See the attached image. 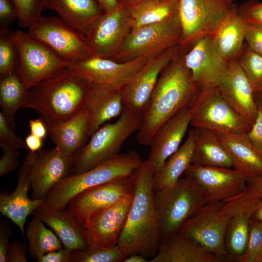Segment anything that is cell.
I'll use <instances>...</instances> for the list:
<instances>
[{"label":"cell","instance_id":"22","mask_svg":"<svg viewBox=\"0 0 262 262\" xmlns=\"http://www.w3.org/2000/svg\"><path fill=\"white\" fill-rule=\"evenodd\" d=\"M190 125L187 107L174 115L156 131L149 145L147 159L154 165L155 171L160 168L180 147Z\"/></svg>","mask_w":262,"mask_h":262},{"label":"cell","instance_id":"3","mask_svg":"<svg viewBox=\"0 0 262 262\" xmlns=\"http://www.w3.org/2000/svg\"><path fill=\"white\" fill-rule=\"evenodd\" d=\"M90 86L67 67L29 89L22 108L34 110L46 125L66 120L84 108Z\"/></svg>","mask_w":262,"mask_h":262},{"label":"cell","instance_id":"50","mask_svg":"<svg viewBox=\"0 0 262 262\" xmlns=\"http://www.w3.org/2000/svg\"><path fill=\"white\" fill-rule=\"evenodd\" d=\"M11 228L7 222H1L0 225V262H7V253L10 245Z\"/></svg>","mask_w":262,"mask_h":262},{"label":"cell","instance_id":"42","mask_svg":"<svg viewBox=\"0 0 262 262\" xmlns=\"http://www.w3.org/2000/svg\"><path fill=\"white\" fill-rule=\"evenodd\" d=\"M262 199V176L247 178L246 189L239 194L225 201L234 204Z\"/></svg>","mask_w":262,"mask_h":262},{"label":"cell","instance_id":"44","mask_svg":"<svg viewBox=\"0 0 262 262\" xmlns=\"http://www.w3.org/2000/svg\"><path fill=\"white\" fill-rule=\"evenodd\" d=\"M0 146L3 151L0 159V176L2 177L18 167L20 152L3 142H0Z\"/></svg>","mask_w":262,"mask_h":262},{"label":"cell","instance_id":"26","mask_svg":"<svg viewBox=\"0 0 262 262\" xmlns=\"http://www.w3.org/2000/svg\"><path fill=\"white\" fill-rule=\"evenodd\" d=\"M218 257L191 237L180 232L160 244L150 262H216Z\"/></svg>","mask_w":262,"mask_h":262},{"label":"cell","instance_id":"32","mask_svg":"<svg viewBox=\"0 0 262 262\" xmlns=\"http://www.w3.org/2000/svg\"><path fill=\"white\" fill-rule=\"evenodd\" d=\"M193 130L195 149L192 164L233 168V159L217 134L198 128Z\"/></svg>","mask_w":262,"mask_h":262},{"label":"cell","instance_id":"55","mask_svg":"<svg viewBox=\"0 0 262 262\" xmlns=\"http://www.w3.org/2000/svg\"><path fill=\"white\" fill-rule=\"evenodd\" d=\"M146 258L139 254H131L129 255L123 262H147Z\"/></svg>","mask_w":262,"mask_h":262},{"label":"cell","instance_id":"43","mask_svg":"<svg viewBox=\"0 0 262 262\" xmlns=\"http://www.w3.org/2000/svg\"><path fill=\"white\" fill-rule=\"evenodd\" d=\"M0 142L16 149L28 148L25 141L14 132V129L1 111L0 112Z\"/></svg>","mask_w":262,"mask_h":262},{"label":"cell","instance_id":"40","mask_svg":"<svg viewBox=\"0 0 262 262\" xmlns=\"http://www.w3.org/2000/svg\"><path fill=\"white\" fill-rule=\"evenodd\" d=\"M16 11L18 25L22 28L30 27L46 9V0H11Z\"/></svg>","mask_w":262,"mask_h":262},{"label":"cell","instance_id":"33","mask_svg":"<svg viewBox=\"0 0 262 262\" xmlns=\"http://www.w3.org/2000/svg\"><path fill=\"white\" fill-rule=\"evenodd\" d=\"M260 200L233 204L236 205V209L227 230L226 243L229 252L238 258L241 256L246 250L250 220Z\"/></svg>","mask_w":262,"mask_h":262},{"label":"cell","instance_id":"1","mask_svg":"<svg viewBox=\"0 0 262 262\" xmlns=\"http://www.w3.org/2000/svg\"><path fill=\"white\" fill-rule=\"evenodd\" d=\"M153 164L143 161L135 173L132 202L117 245L128 254L154 257L161 244L160 225L154 204Z\"/></svg>","mask_w":262,"mask_h":262},{"label":"cell","instance_id":"7","mask_svg":"<svg viewBox=\"0 0 262 262\" xmlns=\"http://www.w3.org/2000/svg\"><path fill=\"white\" fill-rule=\"evenodd\" d=\"M190 125L216 134L245 132L251 125L228 104L217 87L198 88L188 107Z\"/></svg>","mask_w":262,"mask_h":262},{"label":"cell","instance_id":"52","mask_svg":"<svg viewBox=\"0 0 262 262\" xmlns=\"http://www.w3.org/2000/svg\"><path fill=\"white\" fill-rule=\"evenodd\" d=\"M31 133L44 139L46 137L48 129L45 122L40 117L29 121Z\"/></svg>","mask_w":262,"mask_h":262},{"label":"cell","instance_id":"58","mask_svg":"<svg viewBox=\"0 0 262 262\" xmlns=\"http://www.w3.org/2000/svg\"><path fill=\"white\" fill-rule=\"evenodd\" d=\"M144 0H119V2L126 6H130Z\"/></svg>","mask_w":262,"mask_h":262},{"label":"cell","instance_id":"45","mask_svg":"<svg viewBox=\"0 0 262 262\" xmlns=\"http://www.w3.org/2000/svg\"><path fill=\"white\" fill-rule=\"evenodd\" d=\"M245 40L249 49L262 55V25L247 22Z\"/></svg>","mask_w":262,"mask_h":262},{"label":"cell","instance_id":"15","mask_svg":"<svg viewBox=\"0 0 262 262\" xmlns=\"http://www.w3.org/2000/svg\"><path fill=\"white\" fill-rule=\"evenodd\" d=\"M148 59L140 58L118 63L108 58L93 56L70 64L68 67L75 75L90 85L121 91Z\"/></svg>","mask_w":262,"mask_h":262},{"label":"cell","instance_id":"17","mask_svg":"<svg viewBox=\"0 0 262 262\" xmlns=\"http://www.w3.org/2000/svg\"><path fill=\"white\" fill-rule=\"evenodd\" d=\"M186 66L198 88L217 87L227 74L230 62L217 49L213 35L202 37L184 55Z\"/></svg>","mask_w":262,"mask_h":262},{"label":"cell","instance_id":"53","mask_svg":"<svg viewBox=\"0 0 262 262\" xmlns=\"http://www.w3.org/2000/svg\"><path fill=\"white\" fill-rule=\"evenodd\" d=\"M25 141L30 151L34 152L41 149L43 139L31 133L26 136Z\"/></svg>","mask_w":262,"mask_h":262},{"label":"cell","instance_id":"18","mask_svg":"<svg viewBox=\"0 0 262 262\" xmlns=\"http://www.w3.org/2000/svg\"><path fill=\"white\" fill-rule=\"evenodd\" d=\"M130 31L128 8L119 2L114 10L103 13L85 35L94 56L108 58L116 54Z\"/></svg>","mask_w":262,"mask_h":262},{"label":"cell","instance_id":"25","mask_svg":"<svg viewBox=\"0 0 262 262\" xmlns=\"http://www.w3.org/2000/svg\"><path fill=\"white\" fill-rule=\"evenodd\" d=\"M33 217L49 226L60 240L64 247L72 250L88 246L84 229L72 217L67 209H52L44 203L34 210Z\"/></svg>","mask_w":262,"mask_h":262},{"label":"cell","instance_id":"34","mask_svg":"<svg viewBox=\"0 0 262 262\" xmlns=\"http://www.w3.org/2000/svg\"><path fill=\"white\" fill-rule=\"evenodd\" d=\"M126 7L130 13L131 30L177 16L178 0H145Z\"/></svg>","mask_w":262,"mask_h":262},{"label":"cell","instance_id":"29","mask_svg":"<svg viewBox=\"0 0 262 262\" xmlns=\"http://www.w3.org/2000/svg\"><path fill=\"white\" fill-rule=\"evenodd\" d=\"M246 24L235 5L213 35L219 51L229 62L237 60L243 49Z\"/></svg>","mask_w":262,"mask_h":262},{"label":"cell","instance_id":"59","mask_svg":"<svg viewBox=\"0 0 262 262\" xmlns=\"http://www.w3.org/2000/svg\"><path fill=\"white\" fill-rule=\"evenodd\" d=\"M256 262H262V248L260 251V253L258 256Z\"/></svg>","mask_w":262,"mask_h":262},{"label":"cell","instance_id":"8","mask_svg":"<svg viewBox=\"0 0 262 262\" xmlns=\"http://www.w3.org/2000/svg\"><path fill=\"white\" fill-rule=\"evenodd\" d=\"M13 39L18 54L16 72L28 89L59 74L70 65L27 32H13Z\"/></svg>","mask_w":262,"mask_h":262},{"label":"cell","instance_id":"20","mask_svg":"<svg viewBox=\"0 0 262 262\" xmlns=\"http://www.w3.org/2000/svg\"><path fill=\"white\" fill-rule=\"evenodd\" d=\"M133 196L94 213L83 226L88 246L104 247L117 244Z\"/></svg>","mask_w":262,"mask_h":262},{"label":"cell","instance_id":"35","mask_svg":"<svg viewBox=\"0 0 262 262\" xmlns=\"http://www.w3.org/2000/svg\"><path fill=\"white\" fill-rule=\"evenodd\" d=\"M28 91L16 72L0 78L1 112L14 130L16 114L20 108H22Z\"/></svg>","mask_w":262,"mask_h":262},{"label":"cell","instance_id":"38","mask_svg":"<svg viewBox=\"0 0 262 262\" xmlns=\"http://www.w3.org/2000/svg\"><path fill=\"white\" fill-rule=\"evenodd\" d=\"M13 33L6 25L0 24V78L16 72L17 66L18 54Z\"/></svg>","mask_w":262,"mask_h":262},{"label":"cell","instance_id":"28","mask_svg":"<svg viewBox=\"0 0 262 262\" xmlns=\"http://www.w3.org/2000/svg\"><path fill=\"white\" fill-rule=\"evenodd\" d=\"M217 135L233 159V168L247 178L262 176V153L253 146L246 133Z\"/></svg>","mask_w":262,"mask_h":262},{"label":"cell","instance_id":"10","mask_svg":"<svg viewBox=\"0 0 262 262\" xmlns=\"http://www.w3.org/2000/svg\"><path fill=\"white\" fill-rule=\"evenodd\" d=\"M235 205L220 201L208 202L188 219L179 232L186 234L219 258L228 255L225 240Z\"/></svg>","mask_w":262,"mask_h":262},{"label":"cell","instance_id":"36","mask_svg":"<svg viewBox=\"0 0 262 262\" xmlns=\"http://www.w3.org/2000/svg\"><path fill=\"white\" fill-rule=\"evenodd\" d=\"M29 242L28 251L31 257L36 260L44 254L63 248L60 240L44 223L33 217L28 223L25 232Z\"/></svg>","mask_w":262,"mask_h":262},{"label":"cell","instance_id":"9","mask_svg":"<svg viewBox=\"0 0 262 262\" xmlns=\"http://www.w3.org/2000/svg\"><path fill=\"white\" fill-rule=\"evenodd\" d=\"M182 36L178 15L166 20L131 30L114 56L123 62L149 59L176 45Z\"/></svg>","mask_w":262,"mask_h":262},{"label":"cell","instance_id":"57","mask_svg":"<svg viewBox=\"0 0 262 262\" xmlns=\"http://www.w3.org/2000/svg\"><path fill=\"white\" fill-rule=\"evenodd\" d=\"M254 98L258 107L262 110V89L254 92Z\"/></svg>","mask_w":262,"mask_h":262},{"label":"cell","instance_id":"24","mask_svg":"<svg viewBox=\"0 0 262 262\" xmlns=\"http://www.w3.org/2000/svg\"><path fill=\"white\" fill-rule=\"evenodd\" d=\"M46 126L55 146L73 157L85 145L90 137V118L84 107L67 120Z\"/></svg>","mask_w":262,"mask_h":262},{"label":"cell","instance_id":"23","mask_svg":"<svg viewBox=\"0 0 262 262\" xmlns=\"http://www.w3.org/2000/svg\"><path fill=\"white\" fill-rule=\"evenodd\" d=\"M31 181L27 166L23 163L17 176L15 189L9 194L6 191L0 194V212L14 222L25 238L24 225L28 216L43 204L45 199H31L28 193Z\"/></svg>","mask_w":262,"mask_h":262},{"label":"cell","instance_id":"54","mask_svg":"<svg viewBox=\"0 0 262 262\" xmlns=\"http://www.w3.org/2000/svg\"><path fill=\"white\" fill-rule=\"evenodd\" d=\"M103 13L112 11L119 5V0H95Z\"/></svg>","mask_w":262,"mask_h":262},{"label":"cell","instance_id":"13","mask_svg":"<svg viewBox=\"0 0 262 262\" xmlns=\"http://www.w3.org/2000/svg\"><path fill=\"white\" fill-rule=\"evenodd\" d=\"M74 157L59 147L30 151L24 163L29 169L31 199H45L53 187L70 174Z\"/></svg>","mask_w":262,"mask_h":262},{"label":"cell","instance_id":"16","mask_svg":"<svg viewBox=\"0 0 262 262\" xmlns=\"http://www.w3.org/2000/svg\"><path fill=\"white\" fill-rule=\"evenodd\" d=\"M180 47L176 45L148 59L121 90L123 109L145 115L161 72L177 56Z\"/></svg>","mask_w":262,"mask_h":262},{"label":"cell","instance_id":"37","mask_svg":"<svg viewBox=\"0 0 262 262\" xmlns=\"http://www.w3.org/2000/svg\"><path fill=\"white\" fill-rule=\"evenodd\" d=\"M128 256L117 244L113 246L73 250L72 262H121Z\"/></svg>","mask_w":262,"mask_h":262},{"label":"cell","instance_id":"51","mask_svg":"<svg viewBox=\"0 0 262 262\" xmlns=\"http://www.w3.org/2000/svg\"><path fill=\"white\" fill-rule=\"evenodd\" d=\"M17 19V13L11 0H0V24H7Z\"/></svg>","mask_w":262,"mask_h":262},{"label":"cell","instance_id":"39","mask_svg":"<svg viewBox=\"0 0 262 262\" xmlns=\"http://www.w3.org/2000/svg\"><path fill=\"white\" fill-rule=\"evenodd\" d=\"M237 60L254 92L262 90V55L244 45Z\"/></svg>","mask_w":262,"mask_h":262},{"label":"cell","instance_id":"30","mask_svg":"<svg viewBox=\"0 0 262 262\" xmlns=\"http://www.w3.org/2000/svg\"><path fill=\"white\" fill-rule=\"evenodd\" d=\"M46 9L55 11L66 23L84 35L103 13L95 0H46Z\"/></svg>","mask_w":262,"mask_h":262},{"label":"cell","instance_id":"5","mask_svg":"<svg viewBox=\"0 0 262 262\" xmlns=\"http://www.w3.org/2000/svg\"><path fill=\"white\" fill-rule=\"evenodd\" d=\"M154 200L161 243L177 234L183 223L208 203L198 183L187 175L172 187L155 191Z\"/></svg>","mask_w":262,"mask_h":262},{"label":"cell","instance_id":"48","mask_svg":"<svg viewBox=\"0 0 262 262\" xmlns=\"http://www.w3.org/2000/svg\"><path fill=\"white\" fill-rule=\"evenodd\" d=\"M73 250L66 248L49 252L37 259L38 262H72Z\"/></svg>","mask_w":262,"mask_h":262},{"label":"cell","instance_id":"11","mask_svg":"<svg viewBox=\"0 0 262 262\" xmlns=\"http://www.w3.org/2000/svg\"><path fill=\"white\" fill-rule=\"evenodd\" d=\"M237 0H178L177 15L181 47L192 46L202 37L213 35Z\"/></svg>","mask_w":262,"mask_h":262},{"label":"cell","instance_id":"6","mask_svg":"<svg viewBox=\"0 0 262 262\" xmlns=\"http://www.w3.org/2000/svg\"><path fill=\"white\" fill-rule=\"evenodd\" d=\"M144 116L123 109L115 122L103 124L75 154L70 174L88 171L119 154L124 143L139 129Z\"/></svg>","mask_w":262,"mask_h":262},{"label":"cell","instance_id":"47","mask_svg":"<svg viewBox=\"0 0 262 262\" xmlns=\"http://www.w3.org/2000/svg\"><path fill=\"white\" fill-rule=\"evenodd\" d=\"M246 134L253 146L262 153V110L259 107L255 122Z\"/></svg>","mask_w":262,"mask_h":262},{"label":"cell","instance_id":"12","mask_svg":"<svg viewBox=\"0 0 262 262\" xmlns=\"http://www.w3.org/2000/svg\"><path fill=\"white\" fill-rule=\"evenodd\" d=\"M27 33L70 65L94 56L85 35L59 17L42 15L28 28Z\"/></svg>","mask_w":262,"mask_h":262},{"label":"cell","instance_id":"41","mask_svg":"<svg viewBox=\"0 0 262 262\" xmlns=\"http://www.w3.org/2000/svg\"><path fill=\"white\" fill-rule=\"evenodd\" d=\"M262 248V222L251 218L249 234L246 250L238 257L242 262H256Z\"/></svg>","mask_w":262,"mask_h":262},{"label":"cell","instance_id":"31","mask_svg":"<svg viewBox=\"0 0 262 262\" xmlns=\"http://www.w3.org/2000/svg\"><path fill=\"white\" fill-rule=\"evenodd\" d=\"M195 149L193 129L185 142L171 155L158 170L154 171L152 183L154 191L175 185L192 163Z\"/></svg>","mask_w":262,"mask_h":262},{"label":"cell","instance_id":"56","mask_svg":"<svg viewBox=\"0 0 262 262\" xmlns=\"http://www.w3.org/2000/svg\"><path fill=\"white\" fill-rule=\"evenodd\" d=\"M251 218L262 222V199L260 200L258 207Z\"/></svg>","mask_w":262,"mask_h":262},{"label":"cell","instance_id":"21","mask_svg":"<svg viewBox=\"0 0 262 262\" xmlns=\"http://www.w3.org/2000/svg\"><path fill=\"white\" fill-rule=\"evenodd\" d=\"M217 88L231 108L252 126L258 106L253 89L237 59L230 62L228 72Z\"/></svg>","mask_w":262,"mask_h":262},{"label":"cell","instance_id":"2","mask_svg":"<svg viewBox=\"0 0 262 262\" xmlns=\"http://www.w3.org/2000/svg\"><path fill=\"white\" fill-rule=\"evenodd\" d=\"M198 88L185 64L184 55L178 54L159 77L148 108L137 131L138 143L149 146L164 123L188 107Z\"/></svg>","mask_w":262,"mask_h":262},{"label":"cell","instance_id":"14","mask_svg":"<svg viewBox=\"0 0 262 262\" xmlns=\"http://www.w3.org/2000/svg\"><path fill=\"white\" fill-rule=\"evenodd\" d=\"M135 173L83 190L69 201L67 210L83 227L96 212L133 196Z\"/></svg>","mask_w":262,"mask_h":262},{"label":"cell","instance_id":"19","mask_svg":"<svg viewBox=\"0 0 262 262\" xmlns=\"http://www.w3.org/2000/svg\"><path fill=\"white\" fill-rule=\"evenodd\" d=\"M185 173L198 183L208 203L229 199L246 187L247 178L234 168L192 164Z\"/></svg>","mask_w":262,"mask_h":262},{"label":"cell","instance_id":"49","mask_svg":"<svg viewBox=\"0 0 262 262\" xmlns=\"http://www.w3.org/2000/svg\"><path fill=\"white\" fill-rule=\"evenodd\" d=\"M27 262V252L25 246L17 241L10 243L7 253V262Z\"/></svg>","mask_w":262,"mask_h":262},{"label":"cell","instance_id":"4","mask_svg":"<svg viewBox=\"0 0 262 262\" xmlns=\"http://www.w3.org/2000/svg\"><path fill=\"white\" fill-rule=\"evenodd\" d=\"M135 151L119 154L93 168L77 174L68 175L51 189L44 204L52 209H61L83 190L111 180L132 175L143 162Z\"/></svg>","mask_w":262,"mask_h":262},{"label":"cell","instance_id":"46","mask_svg":"<svg viewBox=\"0 0 262 262\" xmlns=\"http://www.w3.org/2000/svg\"><path fill=\"white\" fill-rule=\"evenodd\" d=\"M238 10L246 22L262 25V1H247L241 5Z\"/></svg>","mask_w":262,"mask_h":262},{"label":"cell","instance_id":"27","mask_svg":"<svg viewBox=\"0 0 262 262\" xmlns=\"http://www.w3.org/2000/svg\"><path fill=\"white\" fill-rule=\"evenodd\" d=\"M84 107L90 116V137L107 121L121 115L123 104L121 91L90 85Z\"/></svg>","mask_w":262,"mask_h":262}]
</instances>
